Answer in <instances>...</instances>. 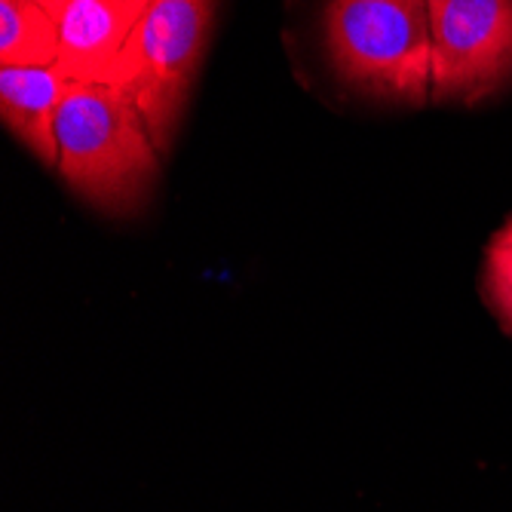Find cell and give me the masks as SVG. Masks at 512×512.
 I'll list each match as a JSON object with an SVG mask.
<instances>
[{"label": "cell", "mask_w": 512, "mask_h": 512, "mask_svg": "<svg viewBox=\"0 0 512 512\" xmlns=\"http://www.w3.org/2000/svg\"><path fill=\"white\" fill-rule=\"evenodd\" d=\"M59 175L92 209L142 212L160 178V151L135 96L114 83H74L59 117Z\"/></svg>", "instance_id": "6da1fadb"}, {"label": "cell", "mask_w": 512, "mask_h": 512, "mask_svg": "<svg viewBox=\"0 0 512 512\" xmlns=\"http://www.w3.org/2000/svg\"><path fill=\"white\" fill-rule=\"evenodd\" d=\"M332 71L381 102L427 105L433 31L427 0H329L322 16Z\"/></svg>", "instance_id": "7a4b0ae2"}, {"label": "cell", "mask_w": 512, "mask_h": 512, "mask_svg": "<svg viewBox=\"0 0 512 512\" xmlns=\"http://www.w3.org/2000/svg\"><path fill=\"white\" fill-rule=\"evenodd\" d=\"M212 19L215 0H154L126 40L114 86H126L135 96L160 154L172 148L206 56Z\"/></svg>", "instance_id": "3957f363"}, {"label": "cell", "mask_w": 512, "mask_h": 512, "mask_svg": "<svg viewBox=\"0 0 512 512\" xmlns=\"http://www.w3.org/2000/svg\"><path fill=\"white\" fill-rule=\"evenodd\" d=\"M430 102L479 105L512 80V0H427Z\"/></svg>", "instance_id": "277c9868"}, {"label": "cell", "mask_w": 512, "mask_h": 512, "mask_svg": "<svg viewBox=\"0 0 512 512\" xmlns=\"http://www.w3.org/2000/svg\"><path fill=\"white\" fill-rule=\"evenodd\" d=\"M142 13L135 0H71L56 19V68L71 83H117L120 56Z\"/></svg>", "instance_id": "5b68a950"}, {"label": "cell", "mask_w": 512, "mask_h": 512, "mask_svg": "<svg viewBox=\"0 0 512 512\" xmlns=\"http://www.w3.org/2000/svg\"><path fill=\"white\" fill-rule=\"evenodd\" d=\"M71 80L56 65H0V117L4 126L43 163L59 166L56 117L71 92Z\"/></svg>", "instance_id": "8992f818"}, {"label": "cell", "mask_w": 512, "mask_h": 512, "mask_svg": "<svg viewBox=\"0 0 512 512\" xmlns=\"http://www.w3.org/2000/svg\"><path fill=\"white\" fill-rule=\"evenodd\" d=\"M59 22L31 0H0V65H56Z\"/></svg>", "instance_id": "52a82bcc"}, {"label": "cell", "mask_w": 512, "mask_h": 512, "mask_svg": "<svg viewBox=\"0 0 512 512\" xmlns=\"http://www.w3.org/2000/svg\"><path fill=\"white\" fill-rule=\"evenodd\" d=\"M482 292L500 319L503 332L512 335V227L503 224L488 252H485V279H482Z\"/></svg>", "instance_id": "ba28073f"}, {"label": "cell", "mask_w": 512, "mask_h": 512, "mask_svg": "<svg viewBox=\"0 0 512 512\" xmlns=\"http://www.w3.org/2000/svg\"><path fill=\"white\" fill-rule=\"evenodd\" d=\"M31 4H37L40 10H46L53 19H59V16H62V10L71 4V0H31Z\"/></svg>", "instance_id": "9c48e42d"}, {"label": "cell", "mask_w": 512, "mask_h": 512, "mask_svg": "<svg viewBox=\"0 0 512 512\" xmlns=\"http://www.w3.org/2000/svg\"><path fill=\"white\" fill-rule=\"evenodd\" d=\"M135 4H138V7H142V10H148V7L154 4V0H135Z\"/></svg>", "instance_id": "30bf717a"}, {"label": "cell", "mask_w": 512, "mask_h": 512, "mask_svg": "<svg viewBox=\"0 0 512 512\" xmlns=\"http://www.w3.org/2000/svg\"><path fill=\"white\" fill-rule=\"evenodd\" d=\"M506 224H509V227H512V218H509V221H506Z\"/></svg>", "instance_id": "8fae6325"}]
</instances>
